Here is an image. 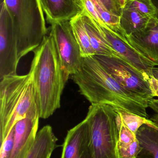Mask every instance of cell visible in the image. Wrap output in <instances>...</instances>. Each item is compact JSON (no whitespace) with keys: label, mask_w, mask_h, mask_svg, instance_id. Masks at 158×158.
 Returning a JSON list of instances; mask_svg holds the SVG:
<instances>
[{"label":"cell","mask_w":158,"mask_h":158,"mask_svg":"<svg viewBox=\"0 0 158 158\" xmlns=\"http://www.w3.org/2000/svg\"><path fill=\"white\" fill-rule=\"evenodd\" d=\"M0 81L1 144L18 121L40 115L30 72L6 76Z\"/></svg>","instance_id":"3"},{"label":"cell","mask_w":158,"mask_h":158,"mask_svg":"<svg viewBox=\"0 0 158 158\" xmlns=\"http://www.w3.org/2000/svg\"><path fill=\"white\" fill-rule=\"evenodd\" d=\"M141 150V146L137 139L134 141L130 146L118 149L119 158H135Z\"/></svg>","instance_id":"24"},{"label":"cell","mask_w":158,"mask_h":158,"mask_svg":"<svg viewBox=\"0 0 158 158\" xmlns=\"http://www.w3.org/2000/svg\"><path fill=\"white\" fill-rule=\"evenodd\" d=\"M81 14L95 55L115 56L118 57L103 36L95 21L84 10H83Z\"/></svg>","instance_id":"14"},{"label":"cell","mask_w":158,"mask_h":158,"mask_svg":"<svg viewBox=\"0 0 158 158\" xmlns=\"http://www.w3.org/2000/svg\"><path fill=\"white\" fill-rule=\"evenodd\" d=\"M136 139V135L133 133L124 124L121 118V124L119 129V135L117 145L118 149L127 147Z\"/></svg>","instance_id":"22"},{"label":"cell","mask_w":158,"mask_h":158,"mask_svg":"<svg viewBox=\"0 0 158 158\" xmlns=\"http://www.w3.org/2000/svg\"><path fill=\"white\" fill-rule=\"evenodd\" d=\"M120 8L123 9L126 5V0H116Z\"/></svg>","instance_id":"29"},{"label":"cell","mask_w":158,"mask_h":158,"mask_svg":"<svg viewBox=\"0 0 158 158\" xmlns=\"http://www.w3.org/2000/svg\"><path fill=\"white\" fill-rule=\"evenodd\" d=\"M77 1H78V2H79L81 4V3L80 0H77Z\"/></svg>","instance_id":"33"},{"label":"cell","mask_w":158,"mask_h":158,"mask_svg":"<svg viewBox=\"0 0 158 158\" xmlns=\"http://www.w3.org/2000/svg\"><path fill=\"white\" fill-rule=\"evenodd\" d=\"M151 19L134 8L124 7L120 17V27L124 36H130L145 28Z\"/></svg>","instance_id":"17"},{"label":"cell","mask_w":158,"mask_h":158,"mask_svg":"<svg viewBox=\"0 0 158 158\" xmlns=\"http://www.w3.org/2000/svg\"><path fill=\"white\" fill-rule=\"evenodd\" d=\"M132 1V0H126V4L128 3V2H130V1Z\"/></svg>","instance_id":"32"},{"label":"cell","mask_w":158,"mask_h":158,"mask_svg":"<svg viewBox=\"0 0 158 158\" xmlns=\"http://www.w3.org/2000/svg\"><path fill=\"white\" fill-rule=\"evenodd\" d=\"M40 118H25L15 124L14 146L10 158L27 157L38 133Z\"/></svg>","instance_id":"12"},{"label":"cell","mask_w":158,"mask_h":158,"mask_svg":"<svg viewBox=\"0 0 158 158\" xmlns=\"http://www.w3.org/2000/svg\"><path fill=\"white\" fill-rule=\"evenodd\" d=\"M83 9L84 10L97 24L106 25L101 19L94 4L92 0H80Z\"/></svg>","instance_id":"25"},{"label":"cell","mask_w":158,"mask_h":158,"mask_svg":"<svg viewBox=\"0 0 158 158\" xmlns=\"http://www.w3.org/2000/svg\"><path fill=\"white\" fill-rule=\"evenodd\" d=\"M92 1L104 23L115 32L123 34L120 27V17L115 15L109 11L100 0Z\"/></svg>","instance_id":"19"},{"label":"cell","mask_w":158,"mask_h":158,"mask_svg":"<svg viewBox=\"0 0 158 158\" xmlns=\"http://www.w3.org/2000/svg\"><path fill=\"white\" fill-rule=\"evenodd\" d=\"M129 44L158 66V19L152 18L143 30L125 36Z\"/></svg>","instance_id":"11"},{"label":"cell","mask_w":158,"mask_h":158,"mask_svg":"<svg viewBox=\"0 0 158 158\" xmlns=\"http://www.w3.org/2000/svg\"><path fill=\"white\" fill-rule=\"evenodd\" d=\"M153 100H154V102L156 103L157 105L158 106V99H155V98H153Z\"/></svg>","instance_id":"31"},{"label":"cell","mask_w":158,"mask_h":158,"mask_svg":"<svg viewBox=\"0 0 158 158\" xmlns=\"http://www.w3.org/2000/svg\"><path fill=\"white\" fill-rule=\"evenodd\" d=\"M17 41L19 59L33 52L46 36L44 13L40 0H4Z\"/></svg>","instance_id":"4"},{"label":"cell","mask_w":158,"mask_h":158,"mask_svg":"<svg viewBox=\"0 0 158 158\" xmlns=\"http://www.w3.org/2000/svg\"><path fill=\"white\" fill-rule=\"evenodd\" d=\"M104 68L127 90L148 102L154 98L147 79L120 57L94 55Z\"/></svg>","instance_id":"6"},{"label":"cell","mask_w":158,"mask_h":158,"mask_svg":"<svg viewBox=\"0 0 158 158\" xmlns=\"http://www.w3.org/2000/svg\"><path fill=\"white\" fill-rule=\"evenodd\" d=\"M124 7L134 8L144 16L150 19L157 18L158 11L152 0H132Z\"/></svg>","instance_id":"21"},{"label":"cell","mask_w":158,"mask_h":158,"mask_svg":"<svg viewBox=\"0 0 158 158\" xmlns=\"http://www.w3.org/2000/svg\"><path fill=\"white\" fill-rule=\"evenodd\" d=\"M157 19H158V14H157Z\"/></svg>","instance_id":"34"},{"label":"cell","mask_w":158,"mask_h":158,"mask_svg":"<svg viewBox=\"0 0 158 158\" xmlns=\"http://www.w3.org/2000/svg\"><path fill=\"white\" fill-rule=\"evenodd\" d=\"M71 78L91 104H107L117 110L149 118V102L124 88L93 56L83 58L80 67Z\"/></svg>","instance_id":"1"},{"label":"cell","mask_w":158,"mask_h":158,"mask_svg":"<svg viewBox=\"0 0 158 158\" xmlns=\"http://www.w3.org/2000/svg\"><path fill=\"white\" fill-rule=\"evenodd\" d=\"M153 99L149 101V107L151 108L154 112L151 117H149L148 119L153 122L154 124L158 127V106Z\"/></svg>","instance_id":"27"},{"label":"cell","mask_w":158,"mask_h":158,"mask_svg":"<svg viewBox=\"0 0 158 158\" xmlns=\"http://www.w3.org/2000/svg\"><path fill=\"white\" fill-rule=\"evenodd\" d=\"M15 131L12 128L3 142L1 144L0 158H10L14 146Z\"/></svg>","instance_id":"23"},{"label":"cell","mask_w":158,"mask_h":158,"mask_svg":"<svg viewBox=\"0 0 158 158\" xmlns=\"http://www.w3.org/2000/svg\"><path fill=\"white\" fill-rule=\"evenodd\" d=\"M96 24L103 36L119 57L143 74L147 81L153 77V69L156 67L155 64L134 49L124 35L115 32L106 25Z\"/></svg>","instance_id":"9"},{"label":"cell","mask_w":158,"mask_h":158,"mask_svg":"<svg viewBox=\"0 0 158 158\" xmlns=\"http://www.w3.org/2000/svg\"><path fill=\"white\" fill-rule=\"evenodd\" d=\"M29 72L35 90L40 118H48L60 107L66 81L51 34L34 51Z\"/></svg>","instance_id":"2"},{"label":"cell","mask_w":158,"mask_h":158,"mask_svg":"<svg viewBox=\"0 0 158 158\" xmlns=\"http://www.w3.org/2000/svg\"><path fill=\"white\" fill-rule=\"evenodd\" d=\"M100 1L110 13L117 16H121L122 9L120 8L116 0H100Z\"/></svg>","instance_id":"26"},{"label":"cell","mask_w":158,"mask_h":158,"mask_svg":"<svg viewBox=\"0 0 158 158\" xmlns=\"http://www.w3.org/2000/svg\"><path fill=\"white\" fill-rule=\"evenodd\" d=\"M50 34L54 41L56 49L66 82L70 76L80 67L83 57L76 41L70 21H59L51 24Z\"/></svg>","instance_id":"7"},{"label":"cell","mask_w":158,"mask_h":158,"mask_svg":"<svg viewBox=\"0 0 158 158\" xmlns=\"http://www.w3.org/2000/svg\"><path fill=\"white\" fill-rule=\"evenodd\" d=\"M58 139L50 125L37 133L35 141L26 158H50L56 147Z\"/></svg>","instance_id":"15"},{"label":"cell","mask_w":158,"mask_h":158,"mask_svg":"<svg viewBox=\"0 0 158 158\" xmlns=\"http://www.w3.org/2000/svg\"><path fill=\"white\" fill-rule=\"evenodd\" d=\"M49 24L70 21L82 12L81 4L77 0H40Z\"/></svg>","instance_id":"13"},{"label":"cell","mask_w":158,"mask_h":158,"mask_svg":"<svg viewBox=\"0 0 158 158\" xmlns=\"http://www.w3.org/2000/svg\"><path fill=\"white\" fill-rule=\"evenodd\" d=\"M117 110L120 115L123 123L135 134H136L139 128L144 124H149L156 127L154 123L149 119L121 110Z\"/></svg>","instance_id":"20"},{"label":"cell","mask_w":158,"mask_h":158,"mask_svg":"<svg viewBox=\"0 0 158 158\" xmlns=\"http://www.w3.org/2000/svg\"><path fill=\"white\" fill-rule=\"evenodd\" d=\"M85 119L94 158H119L117 145L121 117L117 110L107 104H92Z\"/></svg>","instance_id":"5"},{"label":"cell","mask_w":158,"mask_h":158,"mask_svg":"<svg viewBox=\"0 0 158 158\" xmlns=\"http://www.w3.org/2000/svg\"><path fill=\"white\" fill-rule=\"evenodd\" d=\"M150 89L154 97L158 98V81L152 77L148 80Z\"/></svg>","instance_id":"28"},{"label":"cell","mask_w":158,"mask_h":158,"mask_svg":"<svg viewBox=\"0 0 158 158\" xmlns=\"http://www.w3.org/2000/svg\"><path fill=\"white\" fill-rule=\"evenodd\" d=\"M20 59L14 27L4 0H1L0 14V80L17 74Z\"/></svg>","instance_id":"8"},{"label":"cell","mask_w":158,"mask_h":158,"mask_svg":"<svg viewBox=\"0 0 158 158\" xmlns=\"http://www.w3.org/2000/svg\"><path fill=\"white\" fill-rule=\"evenodd\" d=\"M152 1L158 12V0H152Z\"/></svg>","instance_id":"30"},{"label":"cell","mask_w":158,"mask_h":158,"mask_svg":"<svg viewBox=\"0 0 158 158\" xmlns=\"http://www.w3.org/2000/svg\"><path fill=\"white\" fill-rule=\"evenodd\" d=\"M136 136L141 150L135 158H158V127L144 124Z\"/></svg>","instance_id":"16"},{"label":"cell","mask_w":158,"mask_h":158,"mask_svg":"<svg viewBox=\"0 0 158 158\" xmlns=\"http://www.w3.org/2000/svg\"><path fill=\"white\" fill-rule=\"evenodd\" d=\"M70 22L82 57L84 58L95 55L81 13L72 18Z\"/></svg>","instance_id":"18"},{"label":"cell","mask_w":158,"mask_h":158,"mask_svg":"<svg viewBox=\"0 0 158 158\" xmlns=\"http://www.w3.org/2000/svg\"><path fill=\"white\" fill-rule=\"evenodd\" d=\"M61 158H94L89 126L85 119L68 131Z\"/></svg>","instance_id":"10"}]
</instances>
